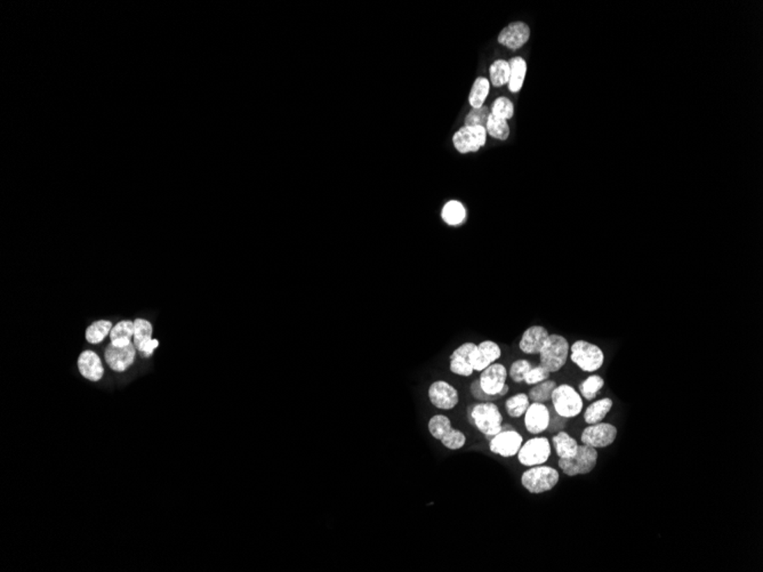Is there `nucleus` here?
<instances>
[{
	"label": "nucleus",
	"instance_id": "7",
	"mask_svg": "<svg viewBox=\"0 0 763 572\" xmlns=\"http://www.w3.org/2000/svg\"><path fill=\"white\" fill-rule=\"evenodd\" d=\"M429 431L434 439L439 440L447 449L458 450L465 446L466 436L462 431L452 427V422L445 415H436L429 421Z\"/></svg>",
	"mask_w": 763,
	"mask_h": 572
},
{
	"label": "nucleus",
	"instance_id": "33",
	"mask_svg": "<svg viewBox=\"0 0 763 572\" xmlns=\"http://www.w3.org/2000/svg\"><path fill=\"white\" fill-rule=\"evenodd\" d=\"M111 329L112 323L110 321H105V320L96 321L86 330V339L91 344H98L110 334Z\"/></svg>",
	"mask_w": 763,
	"mask_h": 572
},
{
	"label": "nucleus",
	"instance_id": "8",
	"mask_svg": "<svg viewBox=\"0 0 763 572\" xmlns=\"http://www.w3.org/2000/svg\"><path fill=\"white\" fill-rule=\"evenodd\" d=\"M516 456L520 464L527 467L543 465L548 462L551 456V443L546 438H532L523 443Z\"/></svg>",
	"mask_w": 763,
	"mask_h": 572
},
{
	"label": "nucleus",
	"instance_id": "19",
	"mask_svg": "<svg viewBox=\"0 0 763 572\" xmlns=\"http://www.w3.org/2000/svg\"><path fill=\"white\" fill-rule=\"evenodd\" d=\"M550 336L548 329L543 326L529 327L523 332L521 339L519 341L520 351L525 355H539L543 345Z\"/></svg>",
	"mask_w": 763,
	"mask_h": 572
},
{
	"label": "nucleus",
	"instance_id": "13",
	"mask_svg": "<svg viewBox=\"0 0 763 572\" xmlns=\"http://www.w3.org/2000/svg\"><path fill=\"white\" fill-rule=\"evenodd\" d=\"M507 376L509 371L507 367L504 364L495 362L482 370L479 377V382L484 392L489 395H500V398H503L500 393L503 391L504 386L507 385Z\"/></svg>",
	"mask_w": 763,
	"mask_h": 572
},
{
	"label": "nucleus",
	"instance_id": "17",
	"mask_svg": "<svg viewBox=\"0 0 763 572\" xmlns=\"http://www.w3.org/2000/svg\"><path fill=\"white\" fill-rule=\"evenodd\" d=\"M550 414H551V411L545 403H537V402L530 403L528 409H527L526 414L523 415L525 416V426H526L528 433L537 435V434L543 433V432L548 430V423H550Z\"/></svg>",
	"mask_w": 763,
	"mask_h": 572
},
{
	"label": "nucleus",
	"instance_id": "9",
	"mask_svg": "<svg viewBox=\"0 0 763 572\" xmlns=\"http://www.w3.org/2000/svg\"><path fill=\"white\" fill-rule=\"evenodd\" d=\"M523 438L511 426L503 427L500 433L491 438L489 449L495 455L510 458L518 455L523 446Z\"/></svg>",
	"mask_w": 763,
	"mask_h": 572
},
{
	"label": "nucleus",
	"instance_id": "6",
	"mask_svg": "<svg viewBox=\"0 0 763 572\" xmlns=\"http://www.w3.org/2000/svg\"><path fill=\"white\" fill-rule=\"evenodd\" d=\"M599 454L596 448L580 445L578 446L576 455L571 458L559 459L557 465L561 471L567 477H577V475H586L596 468L598 464Z\"/></svg>",
	"mask_w": 763,
	"mask_h": 572
},
{
	"label": "nucleus",
	"instance_id": "20",
	"mask_svg": "<svg viewBox=\"0 0 763 572\" xmlns=\"http://www.w3.org/2000/svg\"><path fill=\"white\" fill-rule=\"evenodd\" d=\"M78 368H79L80 373L92 382H98L105 373L100 357L93 351H84L79 355Z\"/></svg>",
	"mask_w": 763,
	"mask_h": 572
},
{
	"label": "nucleus",
	"instance_id": "37",
	"mask_svg": "<svg viewBox=\"0 0 763 572\" xmlns=\"http://www.w3.org/2000/svg\"><path fill=\"white\" fill-rule=\"evenodd\" d=\"M550 376H551V373H548V370L545 369L543 366L539 364V366L532 367V369L529 370L526 376H525L523 382H526L527 385H536L539 382L550 380Z\"/></svg>",
	"mask_w": 763,
	"mask_h": 572
},
{
	"label": "nucleus",
	"instance_id": "10",
	"mask_svg": "<svg viewBox=\"0 0 763 572\" xmlns=\"http://www.w3.org/2000/svg\"><path fill=\"white\" fill-rule=\"evenodd\" d=\"M617 427L610 423L593 424L584 428L580 435L583 445L592 447L596 449L607 448L615 442L617 438Z\"/></svg>",
	"mask_w": 763,
	"mask_h": 572
},
{
	"label": "nucleus",
	"instance_id": "11",
	"mask_svg": "<svg viewBox=\"0 0 763 572\" xmlns=\"http://www.w3.org/2000/svg\"><path fill=\"white\" fill-rule=\"evenodd\" d=\"M487 132L484 127H462L453 137L454 146L459 153L477 152L486 144Z\"/></svg>",
	"mask_w": 763,
	"mask_h": 572
},
{
	"label": "nucleus",
	"instance_id": "14",
	"mask_svg": "<svg viewBox=\"0 0 763 572\" xmlns=\"http://www.w3.org/2000/svg\"><path fill=\"white\" fill-rule=\"evenodd\" d=\"M475 348H477V344H475L473 341H466L464 344L459 345L458 348L450 355V371L457 376H471L475 371L472 367V355Z\"/></svg>",
	"mask_w": 763,
	"mask_h": 572
},
{
	"label": "nucleus",
	"instance_id": "15",
	"mask_svg": "<svg viewBox=\"0 0 763 572\" xmlns=\"http://www.w3.org/2000/svg\"><path fill=\"white\" fill-rule=\"evenodd\" d=\"M530 38V28L521 21L511 23L498 35V42L512 51H516L526 45Z\"/></svg>",
	"mask_w": 763,
	"mask_h": 572
},
{
	"label": "nucleus",
	"instance_id": "24",
	"mask_svg": "<svg viewBox=\"0 0 763 572\" xmlns=\"http://www.w3.org/2000/svg\"><path fill=\"white\" fill-rule=\"evenodd\" d=\"M441 217L446 224L457 226L465 221L466 209L461 201L450 200L441 210Z\"/></svg>",
	"mask_w": 763,
	"mask_h": 572
},
{
	"label": "nucleus",
	"instance_id": "39",
	"mask_svg": "<svg viewBox=\"0 0 763 572\" xmlns=\"http://www.w3.org/2000/svg\"><path fill=\"white\" fill-rule=\"evenodd\" d=\"M567 424L568 418L562 417L555 411V414H550V423L546 431H548L550 433H559L561 431H564Z\"/></svg>",
	"mask_w": 763,
	"mask_h": 572
},
{
	"label": "nucleus",
	"instance_id": "25",
	"mask_svg": "<svg viewBox=\"0 0 763 572\" xmlns=\"http://www.w3.org/2000/svg\"><path fill=\"white\" fill-rule=\"evenodd\" d=\"M134 323L126 320L117 323L110 332V339L112 344L117 348H124L132 343V337H134Z\"/></svg>",
	"mask_w": 763,
	"mask_h": 572
},
{
	"label": "nucleus",
	"instance_id": "18",
	"mask_svg": "<svg viewBox=\"0 0 763 572\" xmlns=\"http://www.w3.org/2000/svg\"><path fill=\"white\" fill-rule=\"evenodd\" d=\"M135 355H137V348L133 343H130L124 348H117L110 343L105 353V361L109 367L118 373L125 371L130 364H133Z\"/></svg>",
	"mask_w": 763,
	"mask_h": 572
},
{
	"label": "nucleus",
	"instance_id": "35",
	"mask_svg": "<svg viewBox=\"0 0 763 572\" xmlns=\"http://www.w3.org/2000/svg\"><path fill=\"white\" fill-rule=\"evenodd\" d=\"M489 116H491V112L485 105L481 108L472 109L471 112L466 116L464 126L484 127V128H486Z\"/></svg>",
	"mask_w": 763,
	"mask_h": 572
},
{
	"label": "nucleus",
	"instance_id": "27",
	"mask_svg": "<svg viewBox=\"0 0 763 572\" xmlns=\"http://www.w3.org/2000/svg\"><path fill=\"white\" fill-rule=\"evenodd\" d=\"M557 386V382L552 380H546L544 382L536 384V385H532L528 393L529 400L532 402L546 405L548 401H551L552 394H553V391H555Z\"/></svg>",
	"mask_w": 763,
	"mask_h": 572
},
{
	"label": "nucleus",
	"instance_id": "2",
	"mask_svg": "<svg viewBox=\"0 0 763 572\" xmlns=\"http://www.w3.org/2000/svg\"><path fill=\"white\" fill-rule=\"evenodd\" d=\"M570 360L584 373H593L605 364V352L591 341H576L570 345Z\"/></svg>",
	"mask_w": 763,
	"mask_h": 572
},
{
	"label": "nucleus",
	"instance_id": "31",
	"mask_svg": "<svg viewBox=\"0 0 763 572\" xmlns=\"http://www.w3.org/2000/svg\"><path fill=\"white\" fill-rule=\"evenodd\" d=\"M491 85L502 87L510 80V64L505 60L495 61L489 68Z\"/></svg>",
	"mask_w": 763,
	"mask_h": 572
},
{
	"label": "nucleus",
	"instance_id": "22",
	"mask_svg": "<svg viewBox=\"0 0 763 572\" xmlns=\"http://www.w3.org/2000/svg\"><path fill=\"white\" fill-rule=\"evenodd\" d=\"M510 64V80L507 87L511 93H519L523 88L527 73V62L521 56L512 57Z\"/></svg>",
	"mask_w": 763,
	"mask_h": 572
},
{
	"label": "nucleus",
	"instance_id": "30",
	"mask_svg": "<svg viewBox=\"0 0 763 572\" xmlns=\"http://www.w3.org/2000/svg\"><path fill=\"white\" fill-rule=\"evenodd\" d=\"M529 405H530V400H529L528 394L518 393L507 399L505 402V410L510 417L520 418L526 414Z\"/></svg>",
	"mask_w": 763,
	"mask_h": 572
},
{
	"label": "nucleus",
	"instance_id": "34",
	"mask_svg": "<svg viewBox=\"0 0 763 572\" xmlns=\"http://www.w3.org/2000/svg\"><path fill=\"white\" fill-rule=\"evenodd\" d=\"M491 114L504 121H510L514 114V103L507 98H498L493 105Z\"/></svg>",
	"mask_w": 763,
	"mask_h": 572
},
{
	"label": "nucleus",
	"instance_id": "23",
	"mask_svg": "<svg viewBox=\"0 0 763 572\" xmlns=\"http://www.w3.org/2000/svg\"><path fill=\"white\" fill-rule=\"evenodd\" d=\"M552 443L555 447L557 455L559 456V458L568 459L571 458L573 456L576 455L577 450H578V443L576 440L571 438L567 432L561 431L559 433L555 434L552 438Z\"/></svg>",
	"mask_w": 763,
	"mask_h": 572
},
{
	"label": "nucleus",
	"instance_id": "32",
	"mask_svg": "<svg viewBox=\"0 0 763 572\" xmlns=\"http://www.w3.org/2000/svg\"><path fill=\"white\" fill-rule=\"evenodd\" d=\"M486 132L494 139L505 141L510 137V126H509L507 121L500 119V118L491 114V116L488 118Z\"/></svg>",
	"mask_w": 763,
	"mask_h": 572
},
{
	"label": "nucleus",
	"instance_id": "29",
	"mask_svg": "<svg viewBox=\"0 0 763 572\" xmlns=\"http://www.w3.org/2000/svg\"><path fill=\"white\" fill-rule=\"evenodd\" d=\"M134 346L137 351H141L146 344L153 341V325L144 319H137L134 321Z\"/></svg>",
	"mask_w": 763,
	"mask_h": 572
},
{
	"label": "nucleus",
	"instance_id": "3",
	"mask_svg": "<svg viewBox=\"0 0 763 572\" xmlns=\"http://www.w3.org/2000/svg\"><path fill=\"white\" fill-rule=\"evenodd\" d=\"M469 415L472 423L487 438H493L503 428V416L494 402H480L472 405Z\"/></svg>",
	"mask_w": 763,
	"mask_h": 572
},
{
	"label": "nucleus",
	"instance_id": "28",
	"mask_svg": "<svg viewBox=\"0 0 763 572\" xmlns=\"http://www.w3.org/2000/svg\"><path fill=\"white\" fill-rule=\"evenodd\" d=\"M489 88H491V82L489 80L486 79L484 77H479L475 80V84L472 86L471 92H470L469 102L472 108L478 109L484 107L486 98H487L488 94H489Z\"/></svg>",
	"mask_w": 763,
	"mask_h": 572
},
{
	"label": "nucleus",
	"instance_id": "4",
	"mask_svg": "<svg viewBox=\"0 0 763 572\" xmlns=\"http://www.w3.org/2000/svg\"><path fill=\"white\" fill-rule=\"evenodd\" d=\"M560 480V474L551 466H532L521 477V484L532 495L548 493L555 488Z\"/></svg>",
	"mask_w": 763,
	"mask_h": 572
},
{
	"label": "nucleus",
	"instance_id": "1",
	"mask_svg": "<svg viewBox=\"0 0 763 572\" xmlns=\"http://www.w3.org/2000/svg\"><path fill=\"white\" fill-rule=\"evenodd\" d=\"M570 344L564 336L550 334L539 352V364L550 373H557L567 364Z\"/></svg>",
	"mask_w": 763,
	"mask_h": 572
},
{
	"label": "nucleus",
	"instance_id": "26",
	"mask_svg": "<svg viewBox=\"0 0 763 572\" xmlns=\"http://www.w3.org/2000/svg\"><path fill=\"white\" fill-rule=\"evenodd\" d=\"M603 386H605V380L600 375L591 373L585 380L580 382L578 386V392L582 395V398L587 401H593L598 396L600 391L603 389Z\"/></svg>",
	"mask_w": 763,
	"mask_h": 572
},
{
	"label": "nucleus",
	"instance_id": "5",
	"mask_svg": "<svg viewBox=\"0 0 763 572\" xmlns=\"http://www.w3.org/2000/svg\"><path fill=\"white\" fill-rule=\"evenodd\" d=\"M551 401L555 412L568 419L577 417L583 411L582 395L569 384L557 385L552 394Z\"/></svg>",
	"mask_w": 763,
	"mask_h": 572
},
{
	"label": "nucleus",
	"instance_id": "38",
	"mask_svg": "<svg viewBox=\"0 0 763 572\" xmlns=\"http://www.w3.org/2000/svg\"><path fill=\"white\" fill-rule=\"evenodd\" d=\"M470 392H471L473 398L477 399V400L480 402H494L496 401V400H498V399H502L500 395H489L487 394V393L484 392L481 386H480V382H479V380L472 382L471 387H470Z\"/></svg>",
	"mask_w": 763,
	"mask_h": 572
},
{
	"label": "nucleus",
	"instance_id": "16",
	"mask_svg": "<svg viewBox=\"0 0 763 572\" xmlns=\"http://www.w3.org/2000/svg\"><path fill=\"white\" fill-rule=\"evenodd\" d=\"M502 357V348L494 341H482L477 344L472 355V367L475 371L481 373L482 370L495 364Z\"/></svg>",
	"mask_w": 763,
	"mask_h": 572
},
{
	"label": "nucleus",
	"instance_id": "12",
	"mask_svg": "<svg viewBox=\"0 0 763 572\" xmlns=\"http://www.w3.org/2000/svg\"><path fill=\"white\" fill-rule=\"evenodd\" d=\"M429 399L436 408L452 410L459 402V394L455 386L446 380H437L429 387Z\"/></svg>",
	"mask_w": 763,
	"mask_h": 572
},
{
	"label": "nucleus",
	"instance_id": "21",
	"mask_svg": "<svg viewBox=\"0 0 763 572\" xmlns=\"http://www.w3.org/2000/svg\"><path fill=\"white\" fill-rule=\"evenodd\" d=\"M614 407L610 398H602L593 401L584 411V421L589 425L601 423Z\"/></svg>",
	"mask_w": 763,
	"mask_h": 572
},
{
	"label": "nucleus",
	"instance_id": "36",
	"mask_svg": "<svg viewBox=\"0 0 763 572\" xmlns=\"http://www.w3.org/2000/svg\"><path fill=\"white\" fill-rule=\"evenodd\" d=\"M532 368V364L528 360L519 359V360H516L514 364H511L509 375H510L511 380L516 384H520V382H523L525 376Z\"/></svg>",
	"mask_w": 763,
	"mask_h": 572
}]
</instances>
